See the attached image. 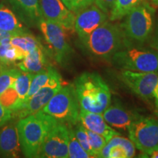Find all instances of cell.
Returning <instances> with one entry per match:
<instances>
[{"instance_id": "7", "label": "cell", "mask_w": 158, "mask_h": 158, "mask_svg": "<svg viewBox=\"0 0 158 158\" xmlns=\"http://www.w3.org/2000/svg\"><path fill=\"white\" fill-rule=\"evenodd\" d=\"M130 139L143 155L158 149V119L138 115L127 129Z\"/></svg>"}, {"instance_id": "17", "label": "cell", "mask_w": 158, "mask_h": 158, "mask_svg": "<svg viewBox=\"0 0 158 158\" xmlns=\"http://www.w3.org/2000/svg\"><path fill=\"white\" fill-rule=\"evenodd\" d=\"M135 155V147L133 141L118 135L107 141L98 157L129 158Z\"/></svg>"}, {"instance_id": "4", "label": "cell", "mask_w": 158, "mask_h": 158, "mask_svg": "<svg viewBox=\"0 0 158 158\" xmlns=\"http://www.w3.org/2000/svg\"><path fill=\"white\" fill-rule=\"evenodd\" d=\"M80 109L74 86L67 84L63 85L42 110L60 123L74 126L78 122Z\"/></svg>"}, {"instance_id": "20", "label": "cell", "mask_w": 158, "mask_h": 158, "mask_svg": "<svg viewBox=\"0 0 158 158\" xmlns=\"http://www.w3.org/2000/svg\"><path fill=\"white\" fill-rule=\"evenodd\" d=\"M0 29L13 35L29 31L20 22L14 12L4 5H0Z\"/></svg>"}, {"instance_id": "35", "label": "cell", "mask_w": 158, "mask_h": 158, "mask_svg": "<svg viewBox=\"0 0 158 158\" xmlns=\"http://www.w3.org/2000/svg\"><path fill=\"white\" fill-rule=\"evenodd\" d=\"M62 2L64 4L65 6H66V7H68L69 10H71V9H72V1L73 0H62Z\"/></svg>"}, {"instance_id": "31", "label": "cell", "mask_w": 158, "mask_h": 158, "mask_svg": "<svg viewBox=\"0 0 158 158\" xmlns=\"http://www.w3.org/2000/svg\"><path fill=\"white\" fill-rule=\"evenodd\" d=\"M94 2L102 12L108 15L114 7L116 0H94Z\"/></svg>"}, {"instance_id": "2", "label": "cell", "mask_w": 158, "mask_h": 158, "mask_svg": "<svg viewBox=\"0 0 158 158\" xmlns=\"http://www.w3.org/2000/svg\"><path fill=\"white\" fill-rule=\"evenodd\" d=\"M73 86L81 109L102 114L110 104V89L97 73H83L76 79Z\"/></svg>"}, {"instance_id": "3", "label": "cell", "mask_w": 158, "mask_h": 158, "mask_svg": "<svg viewBox=\"0 0 158 158\" xmlns=\"http://www.w3.org/2000/svg\"><path fill=\"white\" fill-rule=\"evenodd\" d=\"M80 41L83 49L90 56L110 59L122 49L127 38L121 27L106 21Z\"/></svg>"}, {"instance_id": "28", "label": "cell", "mask_w": 158, "mask_h": 158, "mask_svg": "<svg viewBox=\"0 0 158 158\" xmlns=\"http://www.w3.org/2000/svg\"><path fill=\"white\" fill-rule=\"evenodd\" d=\"M20 73L18 68H0V94L13 86Z\"/></svg>"}, {"instance_id": "33", "label": "cell", "mask_w": 158, "mask_h": 158, "mask_svg": "<svg viewBox=\"0 0 158 158\" xmlns=\"http://www.w3.org/2000/svg\"><path fill=\"white\" fill-rule=\"evenodd\" d=\"M13 117V113L10 110L6 109L0 103V127L3 125L4 124H5L7 122H8Z\"/></svg>"}, {"instance_id": "9", "label": "cell", "mask_w": 158, "mask_h": 158, "mask_svg": "<svg viewBox=\"0 0 158 158\" xmlns=\"http://www.w3.org/2000/svg\"><path fill=\"white\" fill-rule=\"evenodd\" d=\"M62 86V78L56 71L48 84L40 89L13 116L20 119L42 110Z\"/></svg>"}, {"instance_id": "6", "label": "cell", "mask_w": 158, "mask_h": 158, "mask_svg": "<svg viewBox=\"0 0 158 158\" xmlns=\"http://www.w3.org/2000/svg\"><path fill=\"white\" fill-rule=\"evenodd\" d=\"M118 68L135 72H158V54L136 48L121 49L112 56Z\"/></svg>"}, {"instance_id": "10", "label": "cell", "mask_w": 158, "mask_h": 158, "mask_svg": "<svg viewBox=\"0 0 158 158\" xmlns=\"http://www.w3.org/2000/svg\"><path fill=\"white\" fill-rule=\"evenodd\" d=\"M69 126L57 122L45 137L37 157H68Z\"/></svg>"}, {"instance_id": "22", "label": "cell", "mask_w": 158, "mask_h": 158, "mask_svg": "<svg viewBox=\"0 0 158 158\" xmlns=\"http://www.w3.org/2000/svg\"><path fill=\"white\" fill-rule=\"evenodd\" d=\"M10 43L17 47L27 55L29 52L42 45L39 40L31 35L30 32H24L21 34L13 35L10 37Z\"/></svg>"}, {"instance_id": "37", "label": "cell", "mask_w": 158, "mask_h": 158, "mask_svg": "<svg viewBox=\"0 0 158 158\" xmlns=\"http://www.w3.org/2000/svg\"><path fill=\"white\" fill-rule=\"evenodd\" d=\"M151 1L154 4H155V5H158V0H151Z\"/></svg>"}, {"instance_id": "8", "label": "cell", "mask_w": 158, "mask_h": 158, "mask_svg": "<svg viewBox=\"0 0 158 158\" xmlns=\"http://www.w3.org/2000/svg\"><path fill=\"white\" fill-rule=\"evenodd\" d=\"M37 27L42 32L55 60L60 64H65L72 54V48L67 40L66 29L44 18L39 21Z\"/></svg>"}, {"instance_id": "25", "label": "cell", "mask_w": 158, "mask_h": 158, "mask_svg": "<svg viewBox=\"0 0 158 158\" xmlns=\"http://www.w3.org/2000/svg\"><path fill=\"white\" fill-rule=\"evenodd\" d=\"M0 103L6 109L10 110L13 115L22 106V103L13 85L0 94Z\"/></svg>"}, {"instance_id": "32", "label": "cell", "mask_w": 158, "mask_h": 158, "mask_svg": "<svg viewBox=\"0 0 158 158\" xmlns=\"http://www.w3.org/2000/svg\"><path fill=\"white\" fill-rule=\"evenodd\" d=\"M94 2V0H73L71 10L75 13H77L81 10L92 5Z\"/></svg>"}, {"instance_id": "39", "label": "cell", "mask_w": 158, "mask_h": 158, "mask_svg": "<svg viewBox=\"0 0 158 158\" xmlns=\"http://www.w3.org/2000/svg\"><path fill=\"white\" fill-rule=\"evenodd\" d=\"M156 46H157V48H158V37H157V43H156Z\"/></svg>"}, {"instance_id": "5", "label": "cell", "mask_w": 158, "mask_h": 158, "mask_svg": "<svg viewBox=\"0 0 158 158\" xmlns=\"http://www.w3.org/2000/svg\"><path fill=\"white\" fill-rule=\"evenodd\" d=\"M153 14V9L146 2H141L130 10L121 27L126 38L145 42L152 31Z\"/></svg>"}, {"instance_id": "21", "label": "cell", "mask_w": 158, "mask_h": 158, "mask_svg": "<svg viewBox=\"0 0 158 158\" xmlns=\"http://www.w3.org/2000/svg\"><path fill=\"white\" fill-rule=\"evenodd\" d=\"M10 40L0 43V68L10 66L13 63L22 60L26 56L22 51L10 43Z\"/></svg>"}, {"instance_id": "16", "label": "cell", "mask_w": 158, "mask_h": 158, "mask_svg": "<svg viewBox=\"0 0 158 158\" xmlns=\"http://www.w3.org/2000/svg\"><path fill=\"white\" fill-rule=\"evenodd\" d=\"M19 19L29 27H37L43 19L39 0H6Z\"/></svg>"}, {"instance_id": "34", "label": "cell", "mask_w": 158, "mask_h": 158, "mask_svg": "<svg viewBox=\"0 0 158 158\" xmlns=\"http://www.w3.org/2000/svg\"><path fill=\"white\" fill-rule=\"evenodd\" d=\"M13 34L11 33L7 32V31H2V29H0V43L3 42L4 40H6L10 39V37L13 36Z\"/></svg>"}, {"instance_id": "18", "label": "cell", "mask_w": 158, "mask_h": 158, "mask_svg": "<svg viewBox=\"0 0 158 158\" xmlns=\"http://www.w3.org/2000/svg\"><path fill=\"white\" fill-rule=\"evenodd\" d=\"M105 121L112 127L122 130H127L130 124L135 119L138 114H133L126 109L119 102H116L106 108L102 114Z\"/></svg>"}, {"instance_id": "27", "label": "cell", "mask_w": 158, "mask_h": 158, "mask_svg": "<svg viewBox=\"0 0 158 158\" xmlns=\"http://www.w3.org/2000/svg\"><path fill=\"white\" fill-rule=\"evenodd\" d=\"M68 157L70 158H88L90 155L83 149L75 135L73 126H69Z\"/></svg>"}, {"instance_id": "13", "label": "cell", "mask_w": 158, "mask_h": 158, "mask_svg": "<svg viewBox=\"0 0 158 158\" xmlns=\"http://www.w3.org/2000/svg\"><path fill=\"white\" fill-rule=\"evenodd\" d=\"M108 14L102 12L95 4H92L77 13L75 29L79 39L82 40L106 22Z\"/></svg>"}, {"instance_id": "12", "label": "cell", "mask_w": 158, "mask_h": 158, "mask_svg": "<svg viewBox=\"0 0 158 158\" xmlns=\"http://www.w3.org/2000/svg\"><path fill=\"white\" fill-rule=\"evenodd\" d=\"M39 2L45 19L58 23L67 31L74 30L76 15L62 0H39Z\"/></svg>"}, {"instance_id": "24", "label": "cell", "mask_w": 158, "mask_h": 158, "mask_svg": "<svg viewBox=\"0 0 158 158\" xmlns=\"http://www.w3.org/2000/svg\"><path fill=\"white\" fill-rule=\"evenodd\" d=\"M143 0H116L109 15L110 21H114L125 17L130 10L141 4Z\"/></svg>"}, {"instance_id": "15", "label": "cell", "mask_w": 158, "mask_h": 158, "mask_svg": "<svg viewBox=\"0 0 158 158\" xmlns=\"http://www.w3.org/2000/svg\"><path fill=\"white\" fill-rule=\"evenodd\" d=\"M78 122L86 130L102 135L106 141H109L114 136L120 135L105 121L102 114H97L88 110L80 109Z\"/></svg>"}, {"instance_id": "26", "label": "cell", "mask_w": 158, "mask_h": 158, "mask_svg": "<svg viewBox=\"0 0 158 158\" xmlns=\"http://www.w3.org/2000/svg\"><path fill=\"white\" fill-rule=\"evenodd\" d=\"M34 75V73L23 72V71L21 70V73L13 84V86H14L18 94H19L20 101L22 103V106L24 103L26 97L28 94L31 80H32Z\"/></svg>"}, {"instance_id": "14", "label": "cell", "mask_w": 158, "mask_h": 158, "mask_svg": "<svg viewBox=\"0 0 158 158\" xmlns=\"http://www.w3.org/2000/svg\"><path fill=\"white\" fill-rule=\"evenodd\" d=\"M18 121L13 116L0 127V157L15 158L22 153L18 133Z\"/></svg>"}, {"instance_id": "30", "label": "cell", "mask_w": 158, "mask_h": 158, "mask_svg": "<svg viewBox=\"0 0 158 158\" xmlns=\"http://www.w3.org/2000/svg\"><path fill=\"white\" fill-rule=\"evenodd\" d=\"M74 126L75 127L73 129L75 132V135H76L79 143L81 145L83 149L90 155L91 157H94L89 145V138L87 133H86V128H85L81 123L78 124L77 123L76 125Z\"/></svg>"}, {"instance_id": "36", "label": "cell", "mask_w": 158, "mask_h": 158, "mask_svg": "<svg viewBox=\"0 0 158 158\" xmlns=\"http://www.w3.org/2000/svg\"><path fill=\"white\" fill-rule=\"evenodd\" d=\"M154 98L155 99V102H158V84L155 88V92H154Z\"/></svg>"}, {"instance_id": "23", "label": "cell", "mask_w": 158, "mask_h": 158, "mask_svg": "<svg viewBox=\"0 0 158 158\" xmlns=\"http://www.w3.org/2000/svg\"><path fill=\"white\" fill-rule=\"evenodd\" d=\"M56 72V70L54 68H51V67H48L44 70L35 73L33 76L32 80H31L30 87H29L28 94L26 97L24 102H27L31 96L34 95L40 89H41L45 84H48Z\"/></svg>"}, {"instance_id": "1", "label": "cell", "mask_w": 158, "mask_h": 158, "mask_svg": "<svg viewBox=\"0 0 158 158\" xmlns=\"http://www.w3.org/2000/svg\"><path fill=\"white\" fill-rule=\"evenodd\" d=\"M57 122H59L42 110L19 119L18 133L24 157H38L45 137Z\"/></svg>"}, {"instance_id": "29", "label": "cell", "mask_w": 158, "mask_h": 158, "mask_svg": "<svg viewBox=\"0 0 158 158\" xmlns=\"http://www.w3.org/2000/svg\"><path fill=\"white\" fill-rule=\"evenodd\" d=\"M86 133H87L88 135L89 141V145L91 149H92L93 157H98L100 152H101L102 148L107 143V141L102 135L94 133L92 131H90L89 130H86Z\"/></svg>"}, {"instance_id": "11", "label": "cell", "mask_w": 158, "mask_h": 158, "mask_svg": "<svg viewBox=\"0 0 158 158\" xmlns=\"http://www.w3.org/2000/svg\"><path fill=\"white\" fill-rule=\"evenodd\" d=\"M121 78L124 84L142 100H150L154 98V92L158 84L157 72L123 70L121 73Z\"/></svg>"}, {"instance_id": "19", "label": "cell", "mask_w": 158, "mask_h": 158, "mask_svg": "<svg viewBox=\"0 0 158 158\" xmlns=\"http://www.w3.org/2000/svg\"><path fill=\"white\" fill-rule=\"evenodd\" d=\"M18 67L21 71L34 74L48 68L43 45L29 52L21 62L18 64Z\"/></svg>"}, {"instance_id": "38", "label": "cell", "mask_w": 158, "mask_h": 158, "mask_svg": "<svg viewBox=\"0 0 158 158\" xmlns=\"http://www.w3.org/2000/svg\"><path fill=\"white\" fill-rule=\"evenodd\" d=\"M155 106H156V109H157V114L158 115V102H155Z\"/></svg>"}]
</instances>
